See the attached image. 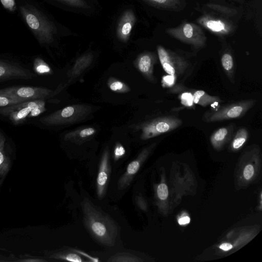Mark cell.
<instances>
[{
	"label": "cell",
	"instance_id": "cell-1",
	"mask_svg": "<svg viewBox=\"0 0 262 262\" xmlns=\"http://www.w3.org/2000/svg\"><path fill=\"white\" fill-rule=\"evenodd\" d=\"M81 206L83 222L93 237L104 245L114 246L118 227L113 219L88 199L82 201Z\"/></svg>",
	"mask_w": 262,
	"mask_h": 262
},
{
	"label": "cell",
	"instance_id": "cell-2",
	"mask_svg": "<svg viewBox=\"0 0 262 262\" xmlns=\"http://www.w3.org/2000/svg\"><path fill=\"white\" fill-rule=\"evenodd\" d=\"M157 50L163 69L177 81L181 83L191 75L196 64L193 55L181 50L173 51L161 45L157 46Z\"/></svg>",
	"mask_w": 262,
	"mask_h": 262
},
{
	"label": "cell",
	"instance_id": "cell-3",
	"mask_svg": "<svg viewBox=\"0 0 262 262\" xmlns=\"http://www.w3.org/2000/svg\"><path fill=\"white\" fill-rule=\"evenodd\" d=\"M20 13L37 40L40 43H50L57 32L55 25L43 14L30 5L20 7Z\"/></svg>",
	"mask_w": 262,
	"mask_h": 262
},
{
	"label": "cell",
	"instance_id": "cell-4",
	"mask_svg": "<svg viewBox=\"0 0 262 262\" xmlns=\"http://www.w3.org/2000/svg\"><path fill=\"white\" fill-rule=\"evenodd\" d=\"M92 111L93 107L90 105L73 104L42 117L40 121L47 125L72 124L85 120Z\"/></svg>",
	"mask_w": 262,
	"mask_h": 262
},
{
	"label": "cell",
	"instance_id": "cell-5",
	"mask_svg": "<svg viewBox=\"0 0 262 262\" xmlns=\"http://www.w3.org/2000/svg\"><path fill=\"white\" fill-rule=\"evenodd\" d=\"M255 99L236 101L204 112L202 119L207 123L221 122L243 117L255 104Z\"/></svg>",
	"mask_w": 262,
	"mask_h": 262
},
{
	"label": "cell",
	"instance_id": "cell-6",
	"mask_svg": "<svg viewBox=\"0 0 262 262\" xmlns=\"http://www.w3.org/2000/svg\"><path fill=\"white\" fill-rule=\"evenodd\" d=\"M182 123V120L176 116L166 115L143 122L137 125L136 129L141 130L140 138L145 140L171 132L181 126Z\"/></svg>",
	"mask_w": 262,
	"mask_h": 262
},
{
	"label": "cell",
	"instance_id": "cell-7",
	"mask_svg": "<svg viewBox=\"0 0 262 262\" xmlns=\"http://www.w3.org/2000/svg\"><path fill=\"white\" fill-rule=\"evenodd\" d=\"M167 34L188 44L195 50H200L206 45L207 38L202 29L198 25L184 21L174 28L166 29Z\"/></svg>",
	"mask_w": 262,
	"mask_h": 262
},
{
	"label": "cell",
	"instance_id": "cell-8",
	"mask_svg": "<svg viewBox=\"0 0 262 262\" xmlns=\"http://www.w3.org/2000/svg\"><path fill=\"white\" fill-rule=\"evenodd\" d=\"M54 92L43 87L12 86L0 89V95L27 101L43 99L51 96Z\"/></svg>",
	"mask_w": 262,
	"mask_h": 262
},
{
	"label": "cell",
	"instance_id": "cell-9",
	"mask_svg": "<svg viewBox=\"0 0 262 262\" xmlns=\"http://www.w3.org/2000/svg\"><path fill=\"white\" fill-rule=\"evenodd\" d=\"M201 26L212 33L220 36L229 35L233 33L235 27L233 23L226 16L211 13H205L196 19Z\"/></svg>",
	"mask_w": 262,
	"mask_h": 262
},
{
	"label": "cell",
	"instance_id": "cell-10",
	"mask_svg": "<svg viewBox=\"0 0 262 262\" xmlns=\"http://www.w3.org/2000/svg\"><path fill=\"white\" fill-rule=\"evenodd\" d=\"M156 145V143H155L143 149L138 157L127 165L125 172L118 180L117 183L118 189H124L130 185L140 169L142 164Z\"/></svg>",
	"mask_w": 262,
	"mask_h": 262
},
{
	"label": "cell",
	"instance_id": "cell-11",
	"mask_svg": "<svg viewBox=\"0 0 262 262\" xmlns=\"http://www.w3.org/2000/svg\"><path fill=\"white\" fill-rule=\"evenodd\" d=\"M158 58V55L154 52L146 51L140 54L133 62L135 68L143 77L154 84L157 82L154 74V69Z\"/></svg>",
	"mask_w": 262,
	"mask_h": 262
},
{
	"label": "cell",
	"instance_id": "cell-12",
	"mask_svg": "<svg viewBox=\"0 0 262 262\" xmlns=\"http://www.w3.org/2000/svg\"><path fill=\"white\" fill-rule=\"evenodd\" d=\"M111 172L110 151L105 148L102 154L96 181V192L99 200H101L105 194Z\"/></svg>",
	"mask_w": 262,
	"mask_h": 262
},
{
	"label": "cell",
	"instance_id": "cell-13",
	"mask_svg": "<svg viewBox=\"0 0 262 262\" xmlns=\"http://www.w3.org/2000/svg\"><path fill=\"white\" fill-rule=\"evenodd\" d=\"M35 75L30 70L12 63L0 60V82L14 80H29Z\"/></svg>",
	"mask_w": 262,
	"mask_h": 262
},
{
	"label": "cell",
	"instance_id": "cell-14",
	"mask_svg": "<svg viewBox=\"0 0 262 262\" xmlns=\"http://www.w3.org/2000/svg\"><path fill=\"white\" fill-rule=\"evenodd\" d=\"M136 20V15L132 9H127L123 12L116 29V36L119 40L126 42L129 40Z\"/></svg>",
	"mask_w": 262,
	"mask_h": 262
},
{
	"label": "cell",
	"instance_id": "cell-15",
	"mask_svg": "<svg viewBox=\"0 0 262 262\" xmlns=\"http://www.w3.org/2000/svg\"><path fill=\"white\" fill-rule=\"evenodd\" d=\"M235 128V124L232 123L215 130L210 136V142L212 146L216 149L221 148L224 144L231 140Z\"/></svg>",
	"mask_w": 262,
	"mask_h": 262
},
{
	"label": "cell",
	"instance_id": "cell-16",
	"mask_svg": "<svg viewBox=\"0 0 262 262\" xmlns=\"http://www.w3.org/2000/svg\"><path fill=\"white\" fill-rule=\"evenodd\" d=\"M96 133V130L94 127H82L67 133L64 139L66 141L81 145L91 139Z\"/></svg>",
	"mask_w": 262,
	"mask_h": 262
},
{
	"label": "cell",
	"instance_id": "cell-17",
	"mask_svg": "<svg viewBox=\"0 0 262 262\" xmlns=\"http://www.w3.org/2000/svg\"><path fill=\"white\" fill-rule=\"evenodd\" d=\"M93 55L91 53L84 54L78 57L68 73L69 81L79 77L92 63Z\"/></svg>",
	"mask_w": 262,
	"mask_h": 262
},
{
	"label": "cell",
	"instance_id": "cell-18",
	"mask_svg": "<svg viewBox=\"0 0 262 262\" xmlns=\"http://www.w3.org/2000/svg\"><path fill=\"white\" fill-rule=\"evenodd\" d=\"M221 62L222 68L227 77L232 83L235 82V64L232 52L225 50L221 56Z\"/></svg>",
	"mask_w": 262,
	"mask_h": 262
},
{
	"label": "cell",
	"instance_id": "cell-19",
	"mask_svg": "<svg viewBox=\"0 0 262 262\" xmlns=\"http://www.w3.org/2000/svg\"><path fill=\"white\" fill-rule=\"evenodd\" d=\"M156 8L171 11L179 12L185 6L184 0H143Z\"/></svg>",
	"mask_w": 262,
	"mask_h": 262
},
{
	"label": "cell",
	"instance_id": "cell-20",
	"mask_svg": "<svg viewBox=\"0 0 262 262\" xmlns=\"http://www.w3.org/2000/svg\"><path fill=\"white\" fill-rule=\"evenodd\" d=\"M193 103L203 107H206L214 103H221L223 101L216 96H211L202 90H191Z\"/></svg>",
	"mask_w": 262,
	"mask_h": 262
},
{
	"label": "cell",
	"instance_id": "cell-21",
	"mask_svg": "<svg viewBox=\"0 0 262 262\" xmlns=\"http://www.w3.org/2000/svg\"><path fill=\"white\" fill-rule=\"evenodd\" d=\"M43 99H37L25 101L11 105L7 106L0 108V114L4 116H8L11 113L27 107H36L45 105Z\"/></svg>",
	"mask_w": 262,
	"mask_h": 262
},
{
	"label": "cell",
	"instance_id": "cell-22",
	"mask_svg": "<svg viewBox=\"0 0 262 262\" xmlns=\"http://www.w3.org/2000/svg\"><path fill=\"white\" fill-rule=\"evenodd\" d=\"M249 133L247 128H239L232 136L231 147L233 149L237 150L241 148L247 141Z\"/></svg>",
	"mask_w": 262,
	"mask_h": 262
},
{
	"label": "cell",
	"instance_id": "cell-23",
	"mask_svg": "<svg viewBox=\"0 0 262 262\" xmlns=\"http://www.w3.org/2000/svg\"><path fill=\"white\" fill-rule=\"evenodd\" d=\"M34 107H27L15 111L9 114L8 116H9V119L13 124H20L28 116Z\"/></svg>",
	"mask_w": 262,
	"mask_h": 262
},
{
	"label": "cell",
	"instance_id": "cell-24",
	"mask_svg": "<svg viewBox=\"0 0 262 262\" xmlns=\"http://www.w3.org/2000/svg\"><path fill=\"white\" fill-rule=\"evenodd\" d=\"M107 84L109 89L115 93H126L130 91L126 83L114 77L108 79Z\"/></svg>",
	"mask_w": 262,
	"mask_h": 262
},
{
	"label": "cell",
	"instance_id": "cell-25",
	"mask_svg": "<svg viewBox=\"0 0 262 262\" xmlns=\"http://www.w3.org/2000/svg\"><path fill=\"white\" fill-rule=\"evenodd\" d=\"M107 261L110 262H139L142 260L131 253L122 252L111 256Z\"/></svg>",
	"mask_w": 262,
	"mask_h": 262
},
{
	"label": "cell",
	"instance_id": "cell-26",
	"mask_svg": "<svg viewBox=\"0 0 262 262\" xmlns=\"http://www.w3.org/2000/svg\"><path fill=\"white\" fill-rule=\"evenodd\" d=\"M210 9L226 17H232L237 13L236 9L215 4H207Z\"/></svg>",
	"mask_w": 262,
	"mask_h": 262
},
{
	"label": "cell",
	"instance_id": "cell-27",
	"mask_svg": "<svg viewBox=\"0 0 262 262\" xmlns=\"http://www.w3.org/2000/svg\"><path fill=\"white\" fill-rule=\"evenodd\" d=\"M33 69L39 74H52L53 73L50 67L39 57L35 59L33 63Z\"/></svg>",
	"mask_w": 262,
	"mask_h": 262
},
{
	"label": "cell",
	"instance_id": "cell-28",
	"mask_svg": "<svg viewBox=\"0 0 262 262\" xmlns=\"http://www.w3.org/2000/svg\"><path fill=\"white\" fill-rule=\"evenodd\" d=\"M59 259L69 261L73 262H82L85 260L82 259V257L78 254L77 253L72 250L66 251L58 253L56 257Z\"/></svg>",
	"mask_w": 262,
	"mask_h": 262
},
{
	"label": "cell",
	"instance_id": "cell-29",
	"mask_svg": "<svg viewBox=\"0 0 262 262\" xmlns=\"http://www.w3.org/2000/svg\"><path fill=\"white\" fill-rule=\"evenodd\" d=\"M69 6L81 8H89L90 6L84 0H58Z\"/></svg>",
	"mask_w": 262,
	"mask_h": 262
},
{
	"label": "cell",
	"instance_id": "cell-30",
	"mask_svg": "<svg viewBox=\"0 0 262 262\" xmlns=\"http://www.w3.org/2000/svg\"><path fill=\"white\" fill-rule=\"evenodd\" d=\"M25 102L23 100L0 95V107H5Z\"/></svg>",
	"mask_w": 262,
	"mask_h": 262
},
{
	"label": "cell",
	"instance_id": "cell-31",
	"mask_svg": "<svg viewBox=\"0 0 262 262\" xmlns=\"http://www.w3.org/2000/svg\"><path fill=\"white\" fill-rule=\"evenodd\" d=\"M125 149L120 143H116L114 149V159L118 161L125 154Z\"/></svg>",
	"mask_w": 262,
	"mask_h": 262
},
{
	"label": "cell",
	"instance_id": "cell-32",
	"mask_svg": "<svg viewBox=\"0 0 262 262\" xmlns=\"http://www.w3.org/2000/svg\"><path fill=\"white\" fill-rule=\"evenodd\" d=\"M157 193L160 200H166L168 195V187L164 183L159 185L157 189Z\"/></svg>",
	"mask_w": 262,
	"mask_h": 262
},
{
	"label": "cell",
	"instance_id": "cell-33",
	"mask_svg": "<svg viewBox=\"0 0 262 262\" xmlns=\"http://www.w3.org/2000/svg\"><path fill=\"white\" fill-rule=\"evenodd\" d=\"M177 81L175 78L170 75H166L163 76L162 78V85L163 88H171L175 84H176Z\"/></svg>",
	"mask_w": 262,
	"mask_h": 262
},
{
	"label": "cell",
	"instance_id": "cell-34",
	"mask_svg": "<svg viewBox=\"0 0 262 262\" xmlns=\"http://www.w3.org/2000/svg\"><path fill=\"white\" fill-rule=\"evenodd\" d=\"M3 6L10 11H14L16 9L15 0H0Z\"/></svg>",
	"mask_w": 262,
	"mask_h": 262
},
{
	"label": "cell",
	"instance_id": "cell-35",
	"mask_svg": "<svg viewBox=\"0 0 262 262\" xmlns=\"http://www.w3.org/2000/svg\"><path fill=\"white\" fill-rule=\"evenodd\" d=\"M46 111L45 105H40L34 107L28 115V117H34L37 116Z\"/></svg>",
	"mask_w": 262,
	"mask_h": 262
},
{
	"label": "cell",
	"instance_id": "cell-36",
	"mask_svg": "<svg viewBox=\"0 0 262 262\" xmlns=\"http://www.w3.org/2000/svg\"><path fill=\"white\" fill-rule=\"evenodd\" d=\"M254 174V168L252 165L248 164L244 170V176L246 180H250Z\"/></svg>",
	"mask_w": 262,
	"mask_h": 262
},
{
	"label": "cell",
	"instance_id": "cell-37",
	"mask_svg": "<svg viewBox=\"0 0 262 262\" xmlns=\"http://www.w3.org/2000/svg\"><path fill=\"white\" fill-rule=\"evenodd\" d=\"M136 203L138 206L142 210L145 211L146 209V204L144 199L142 196L138 195L135 199Z\"/></svg>",
	"mask_w": 262,
	"mask_h": 262
},
{
	"label": "cell",
	"instance_id": "cell-38",
	"mask_svg": "<svg viewBox=\"0 0 262 262\" xmlns=\"http://www.w3.org/2000/svg\"><path fill=\"white\" fill-rule=\"evenodd\" d=\"M72 250L75 252H76V253H80V254H81L86 257H88V258H89L91 261H98L99 260L98 258L92 257L91 256L87 254L86 253L81 252L79 250Z\"/></svg>",
	"mask_w": 262,
	"mask_h": 262
},
{
	"label": "cell",
	"instance_id": "cell-39",
	"mask_svg": "<svg viewBox=\"0 0 262 262\" xmlns=\"http://www.w3.org/2000/svg\"><path fill=\"white\" fill-rule=\"evenodd\" d=\"M190 218L188 216H183L180 218L179 221V224L181 225H185L188 224L190 222Z\"/></svg>",
	"mask_w": 262,
	"mask_h": 262
},
{
	"label": "cell",
	"instance_id": "cell-40",
	"mask_svg": "<svg viewBox=\"0 0 262 262\" xmlns=\"http://www.w3.org/2000/svg\"><path fill=\"white\" fill-rule=\"evenodd\" d=\"M220 248L224 251H228L232 248V246L229 243H223L220 245Z\"/></svg>",
	"mask_w": 262,
	"mask_h": 262
},
{
	"label": "cell",
	"instance_id": "cell-41",
	"mask_svg": "<svg viewBox=\"0 0 262 262\" xmlns=\"http://www.w3.org/2000/svg\"><path fill=\"white\" fill-rule=\"evenodd\" d=\"M234 1H238V2H242L243 0H234Z\"/></svg>",
	"mask_w": 262,
	"mask_h": 262
}]
</instances>
